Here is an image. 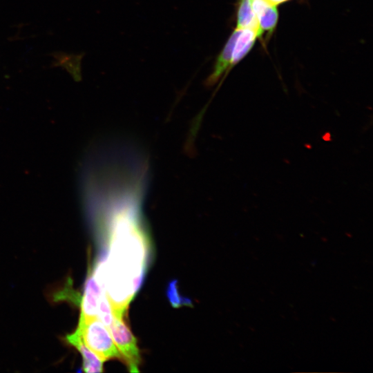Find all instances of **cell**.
Instances as JSON below:
<instances>
[{
	"instance_id": "52a82bcc",
	"label": "cell",
	"mask_w": 373,
	"mask_h": 373,
	"mask_svg": "<svg viewBox=\"0 0 373 373\" xmlns=\"http://www.w3.org/2000/svg\"><path fill=\"white\" fill-rule=\"evenodd\" d=\"M66 341L75 347L83 358V370L86 372H102L103 361L84 343L79 334L75 332L67 335Z\"/></svg>"
},
{
	"instance_id": "7a4b0ae2",
	"label": "cell",
	"mask_w": 373,
	"mask_h": 373,
	"mask_svg": "<svg viewBox=\"0 0 373 373\" xmlns=\"http://www.w3.org/2000/svg\"><path fill=\"white\" fill-rule=\"evenodd\" d=\"M76 331L83 342L103 362L122 359L108 329L97 317L80 320Z\"/></svg>"
},
{
	"instance_id": "8fae6325",
	"label": "cell",
	"mask_w": 373,
	"mask_h": 373,
	"mask_svg": "<svg viewBox=\"0 0 373 373\" xmlns=\"http://www.w3.org/2000/svg\"><path fill=\"white\" fill-rule=\"evenodd\" d=\"M177 281L173 280L169 283L167 289V296L169 301L173 307H180L181 305H189L191 301L189 299L180 296L178 292Z\"/></svg>"
},
{
	"instance_id": "3957f363",
	"label": "cell",
	"mask_w": 373,
	"mask_h": 373,
	"mask_svg": "<svg viewBox=\"0 0 373 373\" xmlns=\"http://www.w3.org/2000/svg\"><path fill=\"white\" fill-rule=\"evenodd\" d=\"M123 318L114 317L108 329L122 359L129 371L138 372L140 364V351L135 338Z\"/></svg>"
},
{
	"instance_id": "ba28073f",
	"label": "cell",
	"mask_w": 373,
	"mask_h": 373,
	"mask_svg": "<svg viewBox=\"0 0 373 373\" xmlns=\"http://www.w3.org/2000/svg\"><path fill=\"white\" fill-rule=\"evenodd\" d=\"M258 37H259V33L254 29H242L234 46L231 68L240 61L250 51Z\"/></svg>"
},
{
	"instance_id": "5b68a950",
	"label": "cell",
	"mask_w": 373,
	"mask_h": 373,
	"mask_svg": "<svg viewBox=\"0 0 373 373\" xmlns=\"http://www.w3.org/2000/svg\"><path fill=\"white\" fill-rule=\"evenodd\" d=\"M242 29L236 28L231 35L224 47L219 54L213 66V72L207 79L208 86L216 84L223 73L231 68L233 51L238 35Z\"/></svg>"
},
{
	"instance_id": "8992f818",
	"label": "cell",
	"mask_w": 373,
	"mask_h": 373,
	"mask_svg": "<svg viewBox=\"0 0 373 373\" xmlns=\"http://www.w3.org/2000/svg\"><path fill=\"white\" fill-rule=\"evenodd\" d=\"M251 6L258 20L261 35L265 31L271 32L278 19L276 5L272 4L268 0H251Z\"/></svg>"
},
{
	"instance_id": "30bf717a",
	"label": "cell",
	"mask_w": 373,
	"mask_h": 373,
	"mask_svg": "<svg viewBox=\"0 0 373 373\" xmlns=\"http://www.w3.org/2000/svg\"><path fill=\"white\" fill-rule=\"evenodd\" d=\"M97 317L106 327H110L114 318L111 304L104 288H102L98 304Z\"/></svg>"
},
{
	"instance_id": "277c9868",
	"label": "cell",
	"mask_w": 373,
	"mask_h": 373,
	"mask_svg": "<svg viewBox=\"0 0 373 373\" xmlns=\"http://www.w3.org/2000/svg\"><path fill=\"white\" fill-rule=\"evenodd\" d=\"M102 292V287L97 282L92 269L87 277L84 294L80 301V320L97 317Z\"/></svg>"
},
{
	"instance_id": "7c38bea8",
	"label": "cell",
	"mask_w": 373,
	"mask_h": 373,
	"mask_svg": "<svg viewBox=\"0 0 373 373\" xmlns=\"http://www.w3.org/2000/svg\"><path fill=\"white\" fill-rule=\"evenodd\" d=\"M269 2H271L272 4L277 5L279 3H281L287 0H268Z\"/></svg>"
},
{
	"instance_id": "9c48e42d",
	"label": "cell",
	"mask_w": 373,
	"mask_h": 373,
	"mask_svg": "<svg viewBox=\"0 0 373 373\" xmlns=\"http://www.w3.org/2000/svg\"><path fill=\"white\" fill-rule=\"evenodd\" d=\"M236 28H252L258 32L260 37L262 36L256 16L251 6V0L240 1Z\"/></svg>"
},
{
	"instance_id": "6da1fadb",
	"label": "cell",
	"mask_w": 373,
	"mask_h": 373,
	"mask_svg": "<svg viewBox=\"0 0 373 373\" xmlns=\"http://www.w3.org/2000/svg\"><path fill=\"white\" fill-rule=\"evenodd\" d=\"M144 200L140 195L124 193L105 197L93 205L106 251L93 271L116 318L126 314L150 258L151 242L142 211Z\"/></svg>"
}]
</instances>
